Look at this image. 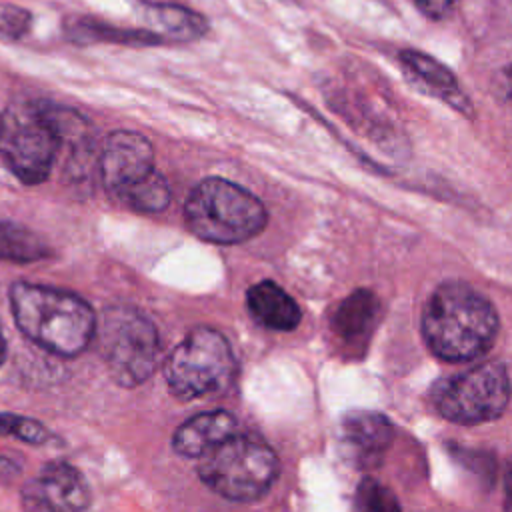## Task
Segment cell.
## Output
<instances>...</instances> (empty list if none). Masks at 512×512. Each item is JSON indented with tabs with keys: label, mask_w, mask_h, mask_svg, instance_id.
Segmentation results:
<instances>
[{
	"label": "cell",
	"mask_w": 512,
	"mask_h": 512,
	"mask_svg": "<svg viewBox=\"0 0 512 512\" xmlns=\"http://www.w3.org/2000/svg\"><path fill=\"white\" fill-rule=\"evenodd\" d=\"M496 332L494 306L462 282L438 286L422 312V334L428 348L448 362L480 358L492 346Z\"/></svg>",
	"instance_id": "cell-1"
},
{
	"label": "cell",
	"mask_w": 512,
	"mask_h": 512,
	"mask_svg": "<svg viewBox=\"0 0 512 512\" xmlns=\"http://www.w3.org/2000/svg\"><path fill=\"white\" fill-rule=\"evenodd\" d=\"M10 306L20 332L58 356L84 352L96 334L90 304L60 288L16 282L10 288Z\"/></svg>",
	"instance_id": "cell-2"
},
{
	"label": "cell",
	"mask_w": 512,
	"mask_h": 512,
	"mask_svg": "<svg viewBox=\"0 0 512 512\" xmlns=\"http://www.w3.org/2000/svg\"><path fill=\"white\" fill-rule=\"evenodd\" d=\"M184 220L206 242L238 244L266 226V208L246 188L224 178H206L190 192Z\"/></svg>",
	"instance_id": "cell-3"
},
{
	"label": "cell",
	"mask_w": 512,
	"mask_h": 512,
	"mask_svg": "<svg viewBox=\"0 0 512 512\" xmlns=\"http://www.w3.org/2000/svg\"><path fill=\"white\" fill-rule=\"evenodd\" d=\"M60 136L44 100H14L0 116V158L24 184L50 176Z\"/></svg>",
	"instance_id": "cell-4"
},
{
	"label": "cell",
	"mask_w": 512,
	"mask_h": 512,
	"mask_svg": "<svg viewBox=\"0 0 512 512\" xmlns=\"http://www.w3.org/2000/svg\"><path fill=\"white\" fill-rule=\"evenodd\" d=\"M98 352L120 386L132 388L158 366L160 338L156 326L132 308H108L96 322Z\"/></svg>",
	"instance_id": "cell-5"
},
{
	"label": "cell",
	"mask_w": 512,
	"mask_h": 512,
	"mask_svg": "<svg viewBox=\"0 0 512 512\" xmlns=\"http://www.w3.org/2000/svg\"><path fill=\"white\" fill-rule=\"evenodd\" d=\"M198 474L216 494L228 500L252 502L274 484L278 460L264 442L234 434L202 456Z\"/></svg>",
	"instance_id": "cell-6"
},
{
	"label": "cell",
	"mask_w": 512,
	"mask_h": 512,
	"mask_svg": "<svg viewBox=\"0 0 512 512\" xmlns=\"http://www.w3.org/2000/svg\"><path fill=\"white\" fill-rule=\"evenodd\" d=\"M234 376V354L214 328H194L164 360V378L180 400H196L224 390Z\"/></svg>",
	"instance_id": "cell-7"
},
{
	"label": "cell",
	"mask_w": 512,
	"mask_h": 512,
	"mask_svg": "<svg viewBox=\"0 0 512 512\" xmlns=\"http://www.w3.org/2000/svg\"><path fill=\"white\" fill-rule=\"evenodd\" d=\"M510 378L502 364L484 362L436 384L432 402L436 410L458 424L496 420L508 406Z\"/></svg>",
	"instance_id": "cell-8"
},
{
	"label": "cell",
	"mask_w": 512,
	"mask_h": 512,
	"mask_svg": "<svg viewBox=\"0 0 512 512\" xmlns=\"http://www.w3.org/2000/svg\"><path fill=\"white\" fill-rule=\"evenodd\" d=\"M100 178L110 196L116 200L148 178L154 168V148L150 140L132 130L112 132L100 150Z\"/></svg>",
	"instance_id": "cell-9"
},
{
	"label": "cell",
	"mask_w": 512,
	"mask_h": 512,
	"mask_svg": "<svg viewBox=\"0 0 512 512\" xmlns=\"http://www.w3.org/2000/svg\"><path fill=\"white\" fill-rule=\"evenodd\" d=\"M340 444L350 464L372 468L382 462L392 444V424L378 412L354 410L342 418Z\"/></svg>",
	"instance_id": "cell-10"
},
{
	"label": "cell",
	"mask_w": 512,
	"mask_h": 512,
	"mask_svg": "<svg viewBox=\"0 0 512 512\" xmlns=\"http://www.w3.org/2000/svg\"><path fill=\"white\" fill-rule=\"evenodd\" d=\"M140 16L146 30L154 32L164 44H184L208 32V20L186 6L172 2H142Z\"/></svg>",
	"instance_id": "cell-11"
},
{
	"label": "cell",
	"mask_w": 512,
	"mask_h": 512,
	"mask_svg": "<svg viewBox=\"0 0 512 512\" xmlns=\"http://www.w3.org/2000/svg\"><path fill=\"white\" fill-rule=\"evenodd\" d=\"M400 62L406 74L418 82L426 92L434 94L436 98L444 100L456 112L470 116L472 102L466 98L464 90L460 88L456 76L432 56L418 52V50H404L400 52Z\"/></svg>",
	"instance_id": "cell-12"
},
{
	"label": "cell",
	"mask_w": 512,
	"mask_h": 512,
	"mask_svg": "<svg viewBox=\"0 0 512 512\" xmlns=\"http://www.w3.org/2000/svg\"><path fill=\"white\" fill-rule=\"evenodd\" d=\"M236 420L226 410H212L202 412L186 422H182L174 436H172V448L186 458H202L210 450H214L218 444L234 436Z\"/></svg>",
	"instance_id": "cell-13"
},
{
	"label": "cell",
	"mask_w": 512,
	"mask_h": 512,
	"mask_svg": "<svg viewBox=\"0 0 512 512\" xmlns=\"http://www.w3.org/2000/svg\"><path fill=\"white\" fill-rule=\"evenodd\" d=\"M252 318L270 330H294L300 322V308L278 284L264 280L246 292Z\"/></svg>",
	"instance_id": "cell-14"
},
{
	"label": "cell",
	"mask_w": 512,
	"mask_h": 512,
	"mask_svg": "<svg viewBox=\"0 0 512 512\" xmlns=\"http://www.w3.org/2000/svg\"><path fill=\"white\" fill-rule=\"evenodd\" d=\"M34 482L66 512H84L90 504V488L82 472L68 462L56 460L46 464Z\"/></svg>",
	"instance_id": "cell-15"
},
{
	"label": "cell",
	"mask_w": 512,
	"mask_h": 512,
	"mask_svg": "<svg viewBox=\"0 0 512 512\" xmlns=\"http://www.w3.org/2000/svg\"><path fill=\"white\" fill-rule=\"evenodd\" d=\"M66 34L74 42H112V44H130V46H156L164 44L154 32L146 28H118L96 18H74L66 24Z\"/></svg>",
	"instance_id": "cell-16"
},
{
	"label": "cell",
	"mask_w": 512,
	"mask_h": 512,
	"mask_svg": "<svg viewBox=\"0 0 512 512\" xmlns=\"http://www.w3.org/2000/svg\"><path fill=\"white\" fill-rule=\"evenodd\" d=\"M376 318V298L366 290H358L350 294L336 310L332 318L334 332L344 342H358L362 340Z\"/></svg>",
	"instance_id": "cell-17"
},
{
	"label": "cell",
	"mask_w": 512,
	"mask_h": 512,
	"mask_svg": "<svg viewBox=\"0 0 512 512\" xmlns=\"http://www.w3.org/2000/svg\"><path fill=\"white\" fill-rule=\"evenodd\" d=\"M50 256V246L34 230L16 224L0 222V260L14 264H30Z\"/></svg>",
	"instance_id": "cell-18"
},
{
	"label": "cell",
	"mask_w": 512,
	"mask_h": 512,
	"mask_svg": "<svg viewBox=\"0 0 512 512\" xmlns=\"http://www.w3.org/2000/svg\"><path fill=\"white\" fill-rule=\"evenodd\" d=\"M118 200L124 206H128L130 210L154 214L168 206L170 188H168L166 178L158 170H154L148 178H144L142 182H138L136 186L126 190Z\"/></svg>",
	"instance_id": "cell-19"
},
{
	"label": "cell",
	"mask_w": 512,
	"mask_h": 512,
	"mask_svg": "<svg viewBox=\"0 0 512 512\" xmlns=\"http://www.w3.org/2000/svg\"><path fill=\"white\" fill-rule=\"evenodd\" d=\"M356 512H400L394 492L374 478H364L354 494Z\"/></svg>",
	"instance_id": "cell-20"
},
{
	"label": "cell",
	"mask_w": 512,
	"mask_h": 512,
	"mask_svg": "<svg viewBox=\"0 0 512 512\" xmlns=\"http://www.w3.org/2000/svg\"><path fill=\"white\" fill-rule=\"evenodd\" d=\"M0 434L14 436L28 444H44L50 436L48 430L38 420L18 416V414H6V412H0Z\"/></svg>",
	"instance_id": "cell-21"
},
{
	"label": "cell",
	"mask_w": 512,
	"mask_h": 512,
	"mask_svg": "<svg viewBox=\"0 0 512 512\" xmlns=\"http://www.w3.org/2000/svg\"><path fill=\"white\" fill-rule=\"evenodd\" d=\"M32 24V14L16 4L0 2V40L22 38Z\"/></svg>",
	"instance_id": "cell-22"
},
{
	"label": "cell",
	"mask_w": 512,
	"mask_h": 512,
	"mask_svg": "<svg viewBox=\"0 0 512 512\" xmlns=\"http://www.w3.org/2000/svg\"><path fill=\"white\" fill-rule=\"evenodd\" d=\"M22 508L24 512H66L58 504H54L38 486L36 482H28L22 490Z\"/></svg>",
	"instance_id": "cell-23"
},
{
	"label": "cell",
	"mask_w": 512,
	"mask_h": 512,
	"mask_svg": "<svg viewBox=\"0 0 512 512\" xmlns=\"http://www.w3.org/2000/svg\"><path fill=\"white\" fill-rule=\"evenodd\" d=\"M458 0H412V4L428 18L440 20L452 12Z\"/></svg>",
	"instance_id": "cell-24"
},
{
	"label": "cell",
	"mask_w": 512,
	"mask_h": 512,
	"mask_svg": "<svg viewBox=\"0 0 512 512\" xmlns=\"http://www.w3.org/2000/svg\"><path fill=\"white\" fill-rule=\"evenodd\" d=\"M496 86H498L500 96H502L504 100L512 102V66H508V68H504V70L500 72V78L496 80Z\"/></svg>",
	"instance_id": "cell-25"
},
{
	"label": "cell",
	"mask_w": 512,
	"mask_h": 512,
	"mask_svg": "<svg viewBox=\"0 0 512 512\" xmlns=\"http://www.w3.org/2000/svg\"><path fill=\"white\" fill-rule=\"evenodd\" d=\"M506 508L508 512H512V462L506 472Z\"/></svg>",
	"instance_id": "cell-26"
},
{
	"label": "cell",
	"mask_w": 512,
	"mask_h": 512,
	"mask_svg": "<svg viewBox=\"0 0 512 512\" xmlns=\"http://www.w3.org/2000/svg\"><path fill=\"white\" fill-rule=\"evenodd\" d=\"M4 356H6V342H4V334H2V328H0V364L4 362Z\"/></svg>",
	"instance_id": "cell-27"
}]
</instances>
